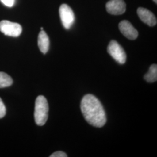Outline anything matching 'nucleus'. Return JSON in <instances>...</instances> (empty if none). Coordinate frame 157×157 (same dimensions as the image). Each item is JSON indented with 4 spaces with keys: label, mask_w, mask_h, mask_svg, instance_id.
<instances>
[{
    "label": "nucleus",
    "mask_w": 157,
    "mask_h": 157,
    "mask_svg": "<svg viewBox=\"0 0 157 157\" xmlns=\"http://www.w3.org/2000/svg\"><path fill=\"white\" fill-rule=\"evenodd\" d=\"M81 111L89 124L101 128L107 122V117L101 102L92 94L84 95L81 101Z\"/></svg>",
    "instance_id": "1"
},
{
    "label": "nucleus",
    "mask_w": 157,
    "mask_h": 157,
    "mask_svg": "<svg viewBox=\"0 0 157 157\" xmlns=\"http://www.w3.org/2000/svg\"><path fill=\"white\" fill-rule=\"evenodd\" d=\"M48 104L45 97L38 96L35 102L34 113L35 122L37 125L41 126L45 124L48 119Z\"/></svg>",
    "instance_id": "2"
},
{
    "label": "nucleus",
    "mask_w": 157,
    "mask_h": 157,
    "mask_svg": "<svg viewBox=\"0 0 157 157\" xmlns=\"http://www.w3.org/2000/svg\"><path fill=\"white\" fill-rule=\"evenodd\" d=\"M107 51L108 54L119 63L124 64L126 62V52L117 41L112 40L108 46Z\"/></svg>",
    "instance_id": "3"
},
{
    "label": "nucleus",
    "mask_w": 157,
    "mask_h": 157,
    "mask_svg": "<svg viewBox=\"0 0 157 157\" xmlns=\"http://www.w3.org/2000/svg\"><path fill=\"white\" fill-rule=\"evenodd\" d=\"M0 31L6 36L17 37L22 33V28L19 23L2 21L0 22Z\"/></svg>",
    "instance_id": "4"
},
{
    "label": "nucleus",
    "mask_w": 157,
    "mask_h": 157,
    "mask_svg": "<svg viewBox=\"0 0 157 157\" xmlns=\"http://www.w3.org/2000/svg\"><path fill=\"white\" fill-rule=\"evenodd\" d=\"M59 16L63 27L66 29H69L75 22V15L72 10L67 4H63L60 6Z\"/></svg>",
    "instance_id": "5"
},
{
    "label": "nucleus",
    "mask_w": 157,
    "mask_h": 157,
    "mask_svg": "<svg viewBox=\"0 0 157 157\" xmlns=\"http://www.w3.org/2000/svg\"><path fill=\"white\" fill-rule=\"evenodd\" d=\"M126 6L124 0H110L106 4L107 12L114 15H119L126 11Z\"/></svg>",
    "instance_id": "6"
},
{
    "label": "nucleus",
    "mask_w": 157,
    "mask_h": 157,
    "mask_svg": "<svg viewBox=\"0 0 157 157\" xmlns=\"http://www.w3.org/2000/svg\"><path fill=\"white\" fill-rule=\"evenodd\" d=\"M119 28L121 32L128 39H136L138 37V32L133 25L128 21H122L119 24Z\"/></svg>",
    "instance_id": "7"
},
{
    "label": "nucleus",
    "mask_w": 157,
    "mask_h": 157,
    "mask_svg": "<svg viewBox=\"0 0 157 157\" xmlns=\"http://www.w3.org/2000/svg\"><path fill=\"white\" fill-rule=\"evenodd\" d=\"M137 13L141 20L149 26H154L157 25L156 17L148 10L140 7L137 9Z\"/></svg>",
    "instance_id": "8"
},
{
    "label": "nucleus",
    "mask_w": 157,
    "mask_h": 157,
    "mask_svg": "<svg viewBox=\"0 0 157 157\" xmlns=\"http://www.w3.org/2000/svg\"><path fill=\"white\" fill-rule=\"evenodd\" d=\"M38 46L40 50L43 54H46L49 50L50 40L48 35L44 30L40 32L38 36Z\"/></svg>",
    "instance_id": "9"
},
{
    "label": "nucleus",
    "mask_w": 157,
    "mask_h": 157,
    "mask_svg": "<svg viewBox=\"0 0 157 157\" xmlns=\"http://www.w3.org/2000/svg\"><path fill=\"white\" fill-rule=\"evenodd\" d=\"M144 79L148 83H154L157 80V65L153 64L149 68V71L144 75Z\"/></svg>",
    "instance_id": "10"
},
{
    "label": "nucleus",
    "mask_w": 157,
    "mask_h": 157,
    "mask_svg": "<svg viewBox=\"0 0 157 157\" xmlns=\"http://www.w3.org/2000/svg\"><path fill=\"white\" fill-rule=\"evenodd\" d=\"M12 83L13 80L11 76L6 73L0 72V88L9 87Z\"/></svg>",
    "instance_id": "11"
},
{
    "label": "nucleus",
    "mask_w": 157,
    "mask_h": 157,
    "mask_svg": "<svg viewBox=\"0 0 157 157\" xmlns=\"http://www.w3.org/2000/svg\"><path fill=\"white\" fill-rule=\"evenodd\" d=\"M6 114V108L4 104L0 98V118L5 117Z\"/></svg>",
    "instance_id": "12"
},
{
    "label": "nucleus",
    "mask_w": 157,
    "mask_h": 157,
    "mask_svg": "<svg viewBox=\"0 0 157 157\" xmlns=\"http://www.w3.org/2000/svg\"><path fill=\"white\" fill-rule=\"evenodd\" d=\"M50 157H67V155L66 153H65L64 152L61 151H59L55 152L54 153L52 154L51 155Z\"/></svg>",
    "instance_id": "13"
},
{
    "label": "nucleus",
    "mask_w": 157,
    "mask_h": 157,
    "mask_svg": "<svg viewBox=\"0 0 157 157\" xmlns=\"http://www.w3.org/2000/svg\"><path fill=\"white\" fill-rule=\"evenodd\" d=\"M1 1L3 4L8 7H12L15 3V0H1Z\"/></svg>",
    "instance_id": "14"
},
{
    "label": "nucleus",
    "mask_w": 157,
    "mask_h": 157,
    "mask_svg": "<svg viewBox=\"0 0 157 157\" xmlns=\"http://www.w3.org/2000/svg\"><path fill=\"white\" fill-rule=\"evenodd\" d=\"M153 1H154V2H155V3H156V4H157V0H153Z\"/></svg>",
    "instance_id": "15"
},
{
    "label": "nucleus",
    "mask_w": 157,
    "mask_h": 157,
    "mask_svg": "<svg viewBox=\"0 0 157 157\" xmlns=\"http://www.w3.org/2000/svg\"><path fill=\"white\" fill-rule=\"evenodd\" d=\"M41 30H43V28H41Z\"/></svg>",
    "instance_id": "16"
}]
</instances>
